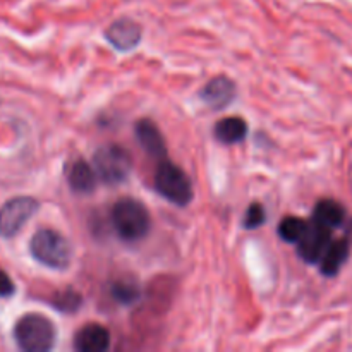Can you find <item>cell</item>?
Returning a JSON list of instances; mask_svg holds the SVG:
<instances>
[{"mask_svg": "<svg viewBox=\"0 0 352 352\" xmlns=\"http://www.w3.org/2000/svg\"><path fill=\"white\" fill-rule=\"evenodd\" d=\"M14 339L26 352H47L54 349L57 329L54 322L38 313H28L17 320L14 327Z\"/></svg>", "mask_w": 352, "mask_h": 352, "instance_id": "6da1fadb", "label": "cell"}, {"mask_svg": "<svg viewBox=\"0 0 352 352\" xmlns=\"http://www.w3.org/2000/svg\"><path fill=\"white\" fill-rule=\"evenodd\" d=\"M150 213L146 206L133 198H122L113 205L112 223L117 236L127 243L141 241L150 230Z\"/></svg>", "mask_w": 352, "mask_h": 352, "instance_id": "7a4b0ae2", "label": "cell"}, {"mask_svg": "<svg viewBox=\"0 0 352 352\" xmlns=\"http://www.w3.org/2000/svg\"><path fill=\"white\" fill-rule=\"evenodd\" d=\"M30 251L34 260L52 270H65L71 265L72 248L60 232L41 229L31 237Z\"/></svg>", "mask_w": 352, "mask_h": 352, "instance_id": "3957f363", "label": "cell"}, {"mask_svg": "<svg viewBox=\"0 0 352 352\" xmlns=\"http://www.w3.org/2000/svg\"><path fill=\"white\" fill-rule=\"evenodd\" d=\"M155 188L165 199L177 206L189 205L192 199L191 179L181 167L165 158L160 160L157 174H155Z\"/></svg>", "mask_w": 352, "mask_h": 352, "instance_id": "277c9868", "label": "cell"}, {"mask_svg": "<svg viewBox=\"0 0 352 352\" xmlns=\"http://www.w3.org/2000/svg\"><path fill=\"white\" fill-rule=\"evenodd\" d=\"M93 168L107 184H120L129 177L133 160L126 148L119 144H109L96 150L93 157Z\"/></svg>", "mask_w": 352, "mask_h": 352, "instance_id": "5b68a950", "label": "cell"}, {"mask_svg": "<svg viewBox=\"0 0 352 352\" xmlns=\"http://www.w3.org/2000/svg\"><path fill=\"white\" fill-rule=\"evenodd\" d=\"M38 208H40L38 199L30 196H17L9 199L0 208V236L9 239L19 234V230L30 222Z\"/></svg>", "mask_w": 352, "mask_h": 352, "instance_id": "8992f818", "label": "cell"}, {"mask_svg": "<svg viewBox=\"0 0 352 352\" xmlns=\"http://www.w3.org/2000/svg\"><path fill=\"white\" fill-rule=\"evenodd\" d=\"M332 241V229L315 222L308 223L305 234L298 241V253L306 263H318Z\"/></svg>", "mask_w": 352, "mask_h": 352, "instance_id": "52a82bcc", "label": "cell"}, {"mask_svg": "<svg viewBox=\"0 0 352 352\" xmlns=\"http://www.w3.org/2000/svg\"><path fill=\"white\" fill-rule=\"evenodd\" d=\"M141 34H143V30L140 24L133 19H126V17L117 19L105 31L107 41L119 52L134 50L140 45Z\"/></svg>", "mask_w": 352, "mask_h": 352, "instance_id": "ba28073f", "label": "cell"}, {"mask_svg": "<svg viewBox=\"0 0 352 352\" xmlns=\"http://www.w3.org/2000/svg\"><path fill=\"white\" fill-rule=\"evenodd\" d=\"M237 95V89L234 81H230L226 76H219V78H213L212 81H208L205 85V88L201 89V98L210 109L213 110H222L226 107H229L234 102Z\"/></svg>", "mask_w": 352, "mask_h": 352, "instance_id": "9c48e42d", "label": "cell"}, {"mask_svg": "<svg viewBox=\"0 0 352 352\" xmlns=\"http://www.w3.org/2000/svg\"><path fill=\"white\" fill-rule=\"evenodd\" d=\"M110 347V332L98 323H88L74 336V349L79 352H105Z\"/></svg>", "mask_w": 352, "mask_h": 352, "instance_id": "30bf717a", "label": "cell"}, {"mask_svg": "<svg viewBox=\"0 0 352 352\" xmlns=\"http://www.w3.org/2000/svg\"><path fill=\"white\" fill-rule=\"evenodd\" d=\"M136 138L150 157L157 158V160H164L167 157L164 136H162L157 124L151 122L150 119H141L136 124Z\"/></svg>", "mask_w": 352, "mask_h": 352, "instance_id": "8fae6325", "label": "cell"}, {"mask_svg": "<svg viewBox=\"0 0 352 352\" xmlns=\"http://www.w3.org/2000/svg\"><path fill=\"white\" fill-rule=\"evenodd\" d=\"M351 253V241L347 237L337 241H330L329 248L323 253L320 263V270L325 277H336L340 272L342 265L349 260Z\"/></svg>", "mask_w": 352, "mask_h": 352, "instance_id": "7c38bea8", "label": "cell"}, {"mask_svg": "<svg viewBox=\"0 0 352 352\" xmlns=\"http://www.w3.org/2000/svg\"><path fill=\"white\" fill-rule=\"evenodd\" d=\"M96 179H98V175H96L95 168L85 160L74 162L69 168L67 181L76 192H81V195L91 192L96 186Z\"/></svg>", "mask_w": 352, "mask_h": 352, "instance_id": "4fadbf2b", "label": "cell"}, {"mask_svg": "<svg viewBox=\"0 0 352 352\" xmlns=\"http://www.w3.org/2000/svg\"><path fill=\"white\" fill-rule=\"evenodd\" d=\"M313 220L329 229H337L346 222V208L336 199H322L313 210Z\"/></svg>", "mask_w": 352, "mask_h": 352, "instance_id": "5bb4252c", "label": "cell"}, {"mask_svg": "<svg viewBox=\"0 0 352 352\" xmlns=\"http://www.w3.org/2000/svg\"><path fill=\"white\" fill-rule=\"evenodd\" d=\"M215 138L223 144H236L246 138L248 124L241 117H226L215 124Z\"/></svg>", "mask_w": 352, "mask_h": 352, "instance_id": "9a60e30c", "label": "cell"}, {"mask_svg": "<svg viewBox=\"0 0 352 352\" xmlns=\"http://www.w3.org/2000/svg\"><path fill=\"white\" fill-rule=\"evenodd\" d=\"M306 227H308V222H305L302 219H298V217H285L278 223V236L285 243L298 244V241L305 234Z\"/></svg>", "mask_w": 352, "mask_h": 352, "instance_id": "2e32d148", "label": "cell"}, {"mask_svg": "<svg viewBox=\"0 0 352 352\" xmlns=\"http://www.w3.org/2000/svg\"><path fill=\"white\" fill-rule=\"evenodd\" d=\"M112 296L120 305H131V302H134L140 298V289H138V285L134 282L119 280L113 284Z\"/></svg>", "mask_w": 352, "mask_h": 352, "instance_id": "e0dca14e", "label": "cell"}, {"mask_svg": "<svg viewBox=\"0 0 352 352\" xmlns=\"http://www.w3.org/2000/svg\"><path fill=\"white\" fill-rule=\"evenodd\" d=\"M54 306L60 313H74L81 306V296L67 289V291H62L55 296Z\"/></svg>", "mask_w": 352, "mask_h": 352, "instance_id": "ac0fdd59", "label": "cell"}, {"mask_svg": "<svg viewBox=\"0 0 352 352\" xmlns=\"http://www.w3.org/2000/svg\"><path fill=\"white\" fill-rule=\"evenodd\" d=\"M265 222H267V212H265L263 205H260V203H253V205L246 210V215H244V222H243L244 229L248 230L258 229V227L263 226Z\"/></svg>", "mask_w": 352, "mask_h": 352, "instance_id": "d6986e66", "label": "cell"}, {"mask_svg": "<svg viewBox=\"0 0 352 352\" xmlns=\"http://www.w3.org/2000/svg\"><path fill=\"white\" fill-rule=\"evenodd\" d=\"M16 292V287H14V282L6 272L0 270V298H10V296Z\"/></svg>", "mask_w": 352, "mask_h": 352, "instance_id": "ffe728a7", "label": "cell"}, {"mask_svg": "<svg viewBox=\"0 0 352 352\" xmlns=\"http://www.w3.org/2000/svg\"><path fill=\"white\" fill-rule=\"evenodd\" d=\"M346 234H347V239H349L351 243H352V220H349V223H347Z\"/></svg>", "mask_w": 352, "mask_h": 352, "instance_id": "44dd1931", "label": "cell"}]
</instances>
